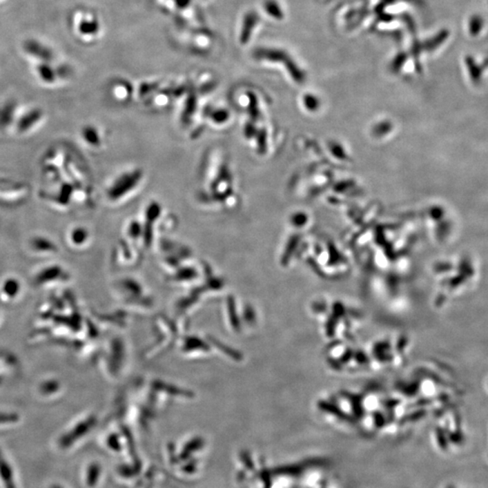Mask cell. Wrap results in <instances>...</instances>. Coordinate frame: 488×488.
Segmentation results:
<instances>
[{
    "label": "cell",
    "instance_id": "obj_13",
    "mask_svg": "<svg viewBox=\"0 0 488 488\" xmlns=\"http://www.w3.org/2000/svg\"><path fill=\"white\" fill-rule=\"evenodd\" d=\"M19 420V417L16 414H0V424L4 423H14Z\"/></svg>",
    "mask_w": 488,
    "mask_h": 488
},
{
    "label": "cell",
    "instance_id": "obj_14",
    "mask_svg": "<svg viewBox=\"0 0 488 488\" xmlns=\"http://www.w3.org/2000/svg\"><path fill=\"white\" fill-rule=\"evenodd\" d=\"M175 7L179 10H185L191 4L192 0H174Z\"/></svg>",
    "mask_w": 488,
    "mask_h": 488
},
{
    "label": "cell",
    "instance_id": "obj_15",
    "mask_svg": "<svg viewBox=\"0 0 488 488\" xmlns=\"http://www.w3.org/2000/svg\"><path fill=\"white\" fill-rule=\"evenodd\" d=\"M487 390L488 391V380H487Z\"/></svg>",
    "mask_w": 488,
    "mask_h": 488
},
{
    "label": "cell",
    "instance_id": "obj_4",
    "mask_svg": "<svg viewBox=\"0 0 488 488\" xmlns=\"http://www.w3.org/2000/svg\"><path fill=\"white\" fill-rule=\"evenodd\" d=\"M17 116H14V108L11 104L0 107V130L6 131L14 125Z\"/></svg>",
    "mask_w": 488,
    "mask_h": 488
},
{
    "label": "cell",
    "instance_id": "obj_6",
    "mask_svg": "<svg viewBox=\"0 0 488 488\" xmlns=\"http://www.w3.org/2000/svg\"><path fill=\"white\" fill-rule=\"evenodd\" d=\"M61 274L60 267H51L43 271L38 276L37 282H42L46 280H52L59 277Z\"/></svg>",
    "mask_w": 488,
    "mask_h": 488
},
{
    "label": "cell",
    "instance_id": "obj_9",
    "mask_svg": "<svg viewBox=\"0 0 488 488\" xmlns=\"http://www.w3.org/2000/svg\"><path fill=\"white\" fill-rule=\"evenodd\" d=\"M81 30L84 34H96L99 31L98 22L96 21V20H93V21H88L87 23H84V24L81 25Z\"/></svg>",
    "mask_w": 488,
    "mask_h": 488
},
{
    "label": "cell",
    "instance_id": "obj_7",
    "mask_svg": "<svg viewBox=\"0 0 488 488\" xmlns=\"http://www.w3.org/2000/svg\"><path fill=\"white\" fill-rule=\"evenodd\" d=\"M99 470L100 469H99L97 465H90L89 469H88L86 475V483L88 486L90 487L95 486L96 482L98 480L99 473H100Z\"/></svg>",
    "mask_w": 488,
    "mask_h": 488
},
{
    "label": "cell",
    "instance_id": "obj_1",
    "mask_svg": "<svg viewBox=\"0 0 488 488\" xmlns=\"http://www.w3.org/2000/svg\"><path fill=\"white\" fill-rule=\"evenodd\" d=\"M43 119V110L35 108V109L29 110L17 118L14 125V130L21 135L22 134H28L37 127V125H39Z\"/></svg>",
    "mask_w": 488,
    "mask_h": 488
},
{
    "label": "cell",
    "instance_id": "obj_2",
    "mask_svg": "<svg viewBox=\"0 0 488 488\" xmlns=\"http://www.w3.org/2000/svg\"><path fill=\"white\" fill-rule=\"evenodd\" d=\"M0 480L4 488H17L12 466L0 451Z\"/></svg>",
    "mask_w": 488,
    "mask_h": 488
},
{
    "label": "cell",
    "instance_id": "obj_12",
    "mask_svg": "<svg viewBox=\"0 0 488 488\" xmlns=\"http://www.w3.org/2000/svg\"><path fill=\"white\" fill-rule=\"evenodd\" d=\"M4 289L8 295L16 294L17 289H19V283H17L16 280H8V282H6Z\"/></svg>",
    "mask_w": 488,
    "mask_h": 488
},
{
    "label": "cell",
    "instance_id": "obj_5",
    "mask_svg": "<svg viewBox=\"0 0 488 488\" xmlns=\"http://www.w3.org/2000/svg\"><path fill=\"white\" fill-rule=\"evenodd\" d=\"M31 246L35 251H57V245L50 240L46 237H35L32 240Z\"/></svg>",
    "mask_w": 488,
    "mask_h": 488
},
{
    "label": "cell",
    "instance_id": "obj_8",
    "mask_svg": "<svg viewBox=\"0 0 488 488\" xmlns=\"http://www.w3.org/2000/svg\"><path fill=\"white\" fill-rule=\"evenodd\" d=\"M87 238V232L84 228H75L72 231L71 240L75 244H83Z\"/></svg>",
    "mask_w": 488,
    "mask_h": 488
},
{
    "label": "cell",
    "instance_id": "obj_11",
    "mask_svg": "<svg viewBox=\"0 0 488 488\" xmlns=\"http://www.w3.org/2000/svg\"><path fill=\"white\" fill-rule=\"evenodd\" d=\"M265 10H266V12L270 14V16H273L274 17H280V8H279V7H277L275 2H273V1L266 2Z\"/></svg>",
    "mask_w": 488,
    "mask_h": 488
},
{
    "label": "cell",
    "instance_id": "obj_10",
    "mask_svg": "<svg viewBox=\"0 0 488 488\" xmlns=\"http://www.w3.org/2000/svg\"><path fill=\"white\" fill-rule=\"evenodd\" d=\"M95 130L92 128L86 127L84 128L83 135L84 139L87 142L92 143V144H96L98 142V136L96 134Z\"/></svg>",
    "mask_w": 488,
    "mask_h": 488
},
{
    "label": "cell",
    "instance_id": "obj_3",
    "mask_svg": "<svg viewBox=\"0 0 488 488\" xmlns=\"http://www.w3.org/2000/svg\"><path fill=\"white\" fill-rule=\"evenodd\" d=\"M258 21V14L255 12H249L245 14L244 21H242L241 34H240V42L242 45H247V43L249 42L253 29Z\"/></svg>",
    "mask_w": 488,
    "mask_h": 488
}]
</instances>
